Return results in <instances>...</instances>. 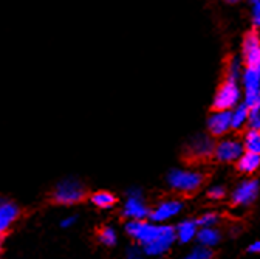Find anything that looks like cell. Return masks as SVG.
I'll return each mask as SVG.
<instances>
[{"label":"cell","mask_w":260,"mask_h":259,"mask_svg":"<svg viewBox=\"0 0 260 259\" xmlns=\"http://www.w3.org/2000/svg\"><path fill=\"white\" fill-rule=\"evenodd\" d=\"M212 254H214V253H212L211 248L197 245V247H193L187 254H184L183 259H211Z\"/></svg>","instance_id":"cell-23"},{"label":"cell","mask_w":260,"mask_h":259,"mask_svg":"<svg viewBox=\"0 0 260 259\" xmlns=\"http://www.w3.org/2000/svg\"><path fill=\"white\" fill-rule=\"evenodd\" d=\"M248 250H249L251 253H260V239H258V241H255L254 244H251Z\"/></svg>","instance_id":"cell-30"},{"label":"cell","mask_w":260,"mask_h":259,"mask_svg":"<svg viewBox=\"0 0 260 259\" xmlns=\"http://www.w3.org/2000/svg\"><path fill=\"white\" fill-rule=\"evenodd\" d=\"M245 152L243 143L236 138H224L215 145L214 158L220 163H233L237 161Z\"/></svg>","instance_id":"cell-9"},{"label":"cell","mask_w":260,"mask_h":259,"mask_svg":"<svg viewBox=\"0 0 260 259\" xmlns=\"http://www.w3.org/2000/svg\"><path fill=\"white\" fill-rule=\"evenodd\" d=\"M260 192V185L257 180H243L231 194V200L237 207H249L255 202Z\"/></svg>","instance_id":"cell-10"},{"label":"cell","mask_w":260,"mask_h":259,"mask_svg":"<svg viewBox=\"0 0 260 259\" xmlns=\"http://www.w3.org/2000/svg\"><path fill=\"white\" fill-rule=\"evenodd\" d=\"M249 2H251V4H254V2H257V0H249Z\"/></svg>","instance_id":"cell-33"},{"label":"cell","mask_w":260,"mask_h":259,"mask_svg":"<svg viewBox=\"0 0 260 259\" xmlns=\"http://www.w3.org/2000/svg\"><path fill=\"white\" fill-rule=\"evenodd\" d=\"M226 196V189L220 185L217 186H212L209 191H208V197L212 199V200H221L223 197Z\"/></svg>","instance_id":"cell-26"},{"label":"cell","mask_w":260,"mask_h":259,"mask_svg":"<svg viewBox=\"0 0 260 259\" xmlns=\"http://www.w3.org/2000/svg\"><path fill=\"white\" fill-rule=\"evenodd\" d=\"M226 4H230V5H236V4H239L240 0H224Z\"/></svg>","instance_id":"cell-31"},{"label":"cell","mask_w":260,"mask_h":259,"mask_svg":"<svg viewBox=\"0 0 260 259\" xmlns=\"http://www.w3.org/2000/svg\"><path fill=\"white\" fill-rule=\"evenodd\" d=\"M85 197V186L81 180L75 177H65L59 180L53 191H51V200L57 205L72 207L82 202Z\"/></svg>","instance_id":"cell-2"},{"label":"cell","mask_w":260,"mask_h":259,"mask_svg":"<svg viewBox=\"0 0 260 259\" xmlns=\"http://www.w3.org/2000/svg\"><path fill=\"white\" fill-rule=\"evenodd\" d=\"M214 149H215V143L212 137L199 134L187 141L184 152L192 160H206L209 157H214Z\"/></svg>","instance_id":"cell-8"},{"label":"cell","mask_w":260,"mask_h":259,"mask_svg":"<svg viewBox=\"0 0 260 259\" xmlns=\"http://www.w3.org/2000/svg\"><path fill=\"white\" fill-rule=\"evenodd\" d=\"M224 79L226 81H233V82H239L242 79V59L237 57V56H233L230 57L226 64V70H224Z\"/></svg>","instance_id":"cell-20"},{"label":"cell","mask_w":260,"mask_h":259,"mask_svg":"<svg viewBox=\"0 0 260 259\" xmlns=\"http://www.w3.org/2000/svg\"><path fill=\"white\" fill-rule=\"evenodd\" d=\"M90 202L98 207V208H103V210H110L115 207L116 204V197L115 194L109 192V191H96L91 194Z\"/></svg>","instance_id":"cell-19"},{"label":"cell","mask_w":260,"mask_h":259,"mask_svg":"<svg viewBox=\"0 0 260 259\" xmlns=\"http://www.w3.org/2000/svg\"><path fill=\"white\" fill-rule=\"evenodd\" d=\"M150 208L146 204L143 189L132 186L125 191V200L122 205V216L127 220H147Z\"/></svg>","instance_id":"cell-4"},{"label":"cell","mask_w":260,"mask_h":259,"mask_svg":"<svg viewBox=\"0 0 260 259\" xmlns=\"http://www.w3.org/2000/svg\"><path fill=\"white\" fill-rule=\"evenodd\" d=\"M20 217V208L16 202L0 197V239H2Z\"/></svg>","instance_id":"cell-11"},{"label":"cell","mask_w":260,"mask_h":259,"mask_svg":"<svg viewBox=\"0 0 260 259\" xmlns=\"http://www.w3.org/2000/svg\"><path fill=\"white\" fill-rule=\"evenodd\" d=\"M166 182L169 185L171 189L181 192V194H192L197 191L203 182H205V176L200 171L195 169H183V168H177L169 171Z\"/></svg>","instance_id":"cell-3"},{"label":"cell","mask_w":260,"mask_h":259,"mask_svg":"<svg viewBox=\"0 0 260 259\" xmlns=\"http://www.w3.org/2000/svg\"><path fill=\"white\" fill-rule=\"evenodd\" d=\"M248 120H249V109L243 103H240L237 107L231 110V129H234V131L243 129L248 124Z\"/></svg>","instance_id":"cell-18"},{"label":"cell","mask_w":260,"mask_h":259,"mask_svg":"<svg viewBox=\"0 0 260 259\" xmlns=\"http://www.w3.org/2000/svg\"><path fill=\"white\" fill-rule=\"evenodd\" d=\"M251 20L254 28H260V0L252 4V11H251Z\"/></svg>","instance_id":"cell-27"},{"label":"cell","mask_w":260,"mask_h":259,"mask_svg":"<svg viewBox=\"0 0 260 259\" xmlns=\"http://www.w3.org/2000/svg\"><path fill=\"white\" fill-rule=\"evenodd\" d=\"M260 168V155L252 152H243V155L237 160V169L243 174H252Z\"/></svg>","instance_id":"cell-16"},{"label":"cell","mask_w":260,"mask_h":259,"mask_svg":"<svg viewBox=\"0 0 260 259\" xmlns=\"http://www.w3.org/2000/svg\"><path fill=\"white\" fill-rule=\"evenodd\" d=\"M125 259H144L143 256V250L138 247V245H134V247H130L127 250V256Z\"/></svg>","instance_id":"cell-28"},{"label":"cell","mask_w":260,"mask_h":259,"mask_svg":"<svg viewBox=\"0 0 260 259\" xmlns=\"http://www.w3.org/2000/svg\"><path fill=\"white\" fill-rule=\"evenodd\" d=\"M211 137H223L231 131V110H214L208 118Z\"/></svg>","instance_id":"cell-14"},{"label":"cell","mask_w":260,"mask_h":259,"mask_svg":"<svg viewBox=\"0 0 260 259\" xmlns=\"http://www.w3.org/2000/svg\"><path fill=\"white\" fill-rule=\"evenodd\" d=\"M0 259H2V247H0Z\"/></svg>","instance_id":"cell-32"},{"label":"cell","mask_w":260,"mask_h":259,"mask_svg":"<svg viewBox=\"0 0 260 259\" xmlns=\"http://www.w3.org/2000/svg\"><path fill=\"white\" fill-rule=\"evenodd\" d=\"M242 90L239 87V82L233 81H223L218 90L215 92L212 109L214 110H233L240 104Z\"/></svg>","instance_id":"cell-5"},{"label":"cell","mask_w":260,"mask_h":259,"mask_svg":"<svg viewBox=\"0 0 260 259\" xmlns=\"http://www.w3.org/2000/svg\"><path fill=\"white\" fill-rule=\"evenodd\" d=\"M98 239L106 247H113L118 241V236H116L115 228H112V226H104V228H101L100 233H98Z\"/></svg>","instance_id":"cell-22"},{"label":"cell","mask_w":260,"mask_h":259,"mask_svg":"<svg viewBox=\"0 0 260 259\" xmlns=\"http://www.w3.org/2000/svg\"><path fill=\"white\" fill-rule=\"evenodd\" d=\"M242 62L245 64V69L260 70V35L257 30L248 31L243 38Z\"/></svg>","instance_id":"cell-7"},{"label":"cell","mask_w":260,"mask_h":259,"mask_svg":"<svg viewBox=\"0 0 260 259\" xmlns=\"http://www.w3.org/2000/svg\"><path fill=\"white\" fill-rule=\"evenodd\" d=\"M76 220H78V216H75V214H70V216H65L62 220H60V228H72V226L76 223Z\"/></svg>","instance_id":"cell-29"},{"label":"cell","mask_w":260,"mask_h":259,"mask_svg":"<svg viewBox=\"0 0 260 259\" xmlns=\"http://www.w3.org/2000/svg\"><path fill=\"white\" fill-rule=\"evenodd\" d=\"M197 233H199L197 220L184 219V220H181V222L175 226L177 241L181 242V244H189V242H192L195 238H197Z\"/></svg>","instance_id":"cell-15"},{"label":"cell","mask_w":260,"mask_h":259,"mask_svg":"<svg viewBox=\"0 0 260 259\" xmlns=\"http://www.w3.org/2000/svg\"><path fill=\"white\" fill-rule=\"evenodd\" d=\"M243 104L252 110L260 107V70L245 69L242 73Z\"/></svg>","instance_id":"cell-6"},{"label":"cell","mask_w":260,"mask_h":259,"mask_svg":"<svg viewBox=\"0 0 260 259\" xmlns=\"http://www.w3.org/2000/svg\"><path fill=\"white\" fill-rule=\"evenodd\" d=\"M177 242V235H175V226L169 225V228L166 230V233L162 235L161 238H158L155 242H152L150 245L141 248L143 253L146 256H150V257H161L165 256L172 247L174 244Z\"/></svg>","instance_id":"cell-13"},{"label":"cell","mask_w":260,"mask_h":259,"mask_svg":"<svg viewBox=\"0 0 260 259\" xmlns=\"http://www.w3.org/2000/svg\"><path fill=\"white\" fill-rule=\"evenodd\" d=\"M181 210H183V204L180 200H175V199L162 200L155 208H150L149 220L153 222V223L168 222V220L177 217L181 213Z\"/></svg>","instance_id":"cell-12"},{"label":"cell","mask_w":260,"mask_h":259,"mask_svg":"<svg viewBox=\"0 0 260 259\" xmlns=\"http://www.w3.org/2000/svg\"><path fill=\"white\" fill-rule=\"evenodd\" d=\"M169 228L165 223H153L147 220H128L125 223V233L135 241L140 248H144L161 238Z\"/></svg>","instance_id":"cell-1"},{"label":"cell","mask_w":260,"mask_h":259,"mask_svg":"<svg viewBox=\"0 0 260 259\" xmlns=\"http://www.w3.org/2000/svg\"><path fill=\"white\" fill-rule=\"evenodd\" d=\"M220 217L215 213H205L202 217L197 219V225L199 228H209V226H215L218 223Z\"/></svg>","instance_id":"cell-24"},{"label":"cell","mask_w":260,"mask_h":259,"mask_svg":"<svg viewBox=\"0 0 260 259\" xmlns=\"http://www.w3.org/2000/svg\"><path fill=\"white\" fill-rule=\"evenodd\" d=\"M243 148L246 152H252V154L260 155V131L249 129L243 137Z\"/></svg>","instance_id":"cell-21"},{"label":"cell","mask_w":260,"mask_h":259,"mask_svg":"<svg viewBox=\"0 0 260 259\" xmlns=\"http://www.w3.org/2000/svg\"><path fill=\"white\" fill-rule=\"evenodd\" d=\"M248 126H249V129H254V131H260V107L249 110Z\"/></svg>","instance_id":"cell-25"},{"label":"cell","mask_w":260,"mask_h":259,"mask_svg":"<svg viewBox=\"0 0 260 259\" xmlns=\"http://www.w3.org/2000/svg\"><path fill=\"white\" fill-rule=\"evenodd\" d=\"M195 239H197L199 245L212 248L220 242L221 235L215 226H209V228H199V233H197V238Z\"/></svg>","instance_id":"cell-17"}]
</instances>
